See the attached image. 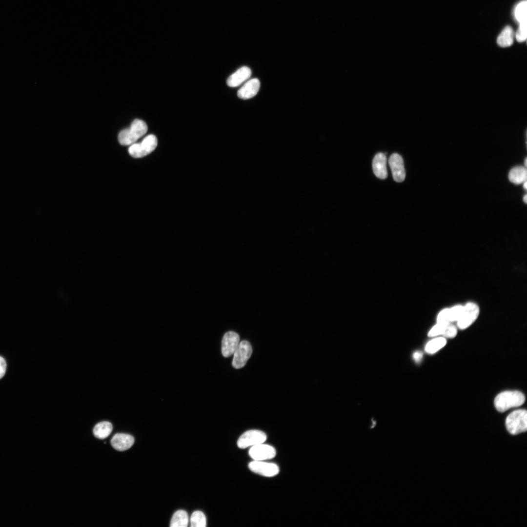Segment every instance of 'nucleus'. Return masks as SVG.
Returning <instances> with one entry per match:
<instances>
[{
	"mask_svg": "<svg viewBox=\"0 0 527 527\" xmlns=\"http://www.w3.org/2000/svg\"><path fill=\"white\" fill-rule=\"evenodd\" d=\"M388 163L394 180L399 182L404 181L405 177V171L402 157L397 153L392 154L389 158Z\"/></svg>",
	"mask_w": 527,
	"mask_h": 527,
	"instance_id": "nucleus-11",
	"label": "nucleus"
},
{
	"mask_svg": "<svg viewBox=\"0 0 527 527\" xmlns=\"http://www.w3.org/2000/svg\"><path fill=\"white\" fill-rule=\"evenodd\" d=\"M446 343L445 337H438L429 341L425 346V351L428 354H434L443 348Z\"/></svg>",
	"mask_w": 527,
	"mask_h": 527,
	"instance_id": "nucleus-21",
	"label": "nucleus"
},
{
	"mask_svg": "<svg viewBox=\"0 0 527 527\" xmlns=\"http://www.w3.org/2000/svg\"><path fill=\"white\" fill-rule=\"evenodd\" d=\"M527 195H525V196L523 197V201L526 203H527Z\"/></svg>",
	"mask_w": 527,
	"mask_h": 527,
	"instance_id": "nucleus-29",
	"label": "nucleus"
},
{
	"mask_svg": "<svg viewBox=\"0 0 527 527\" xmlns=\"http://www.w3.org/2000/svg\"><path fill=\"white\" fill-rule=\"evenodd\" d=\"M206 519L204 513L201 511H194L190 518V526L192 527H205Z\"/></svg>",
	"mask_w": 527,
	"mask_h": 527,
	"instance_id": "nucleus-23",
	"label": "nucleus"
},
{
	"mask_svg": "<svg viewBox=\"0 0 527 527\" xmlns=\"http://www.w3.org/2000/svg\"><path fill=\"white\" fill-rule=\"evenodd\" d=\"M506 427L512 435L524 432L527 429V412L525 409H518L510 413L507 417Z\"/></svg>",
	"mask_w": 527,
	"mask_h": 527,
	"instance_id": "nucleus-3",
	"label": "nucleus"
},
{
	"mask_svg": "<svg viewBox=\"0 0 527 527\" xmlns=\"http://www.w3.org/2000/svg\"><path fill=\"white\" fill-rule=\"evenodd\" d=\"M112 429L113 426L111 423L107 421H103L96 425L93 428V432L94 435L96 438L104 439L109 436Z\"/></svg>",
	"mask_w": 527,
	"mask_h": 527,
	"instance_id": "nucleus-17",
	"label": "nucleus"
},
{
	"mask_svg": "<svg viewBox=\"0 0 527 527\" xmlns=\"http://www.w3.org/2000/svg\"><path fill=\"white\" fill-rule=\"evenodd\" d=\"M6 369V363L5 359L0 356V379L5 374Z\"/></svg>",
	"mask_w": 527,
	"mask_h": 527,
	"instance_id": "nucleus-26",
	"label": "nucleus"
},
{
	"mask_svg": "<svg viewBox=\"0 0 527 527\" xmlns=\"http://www.w3.org/2000/svg\"><path fill=\"white\" fill-rule=\"evenodd\" d=\"M276 454L275 449L268 445L262 443L253 446L249 450V455L255 461H264L273 458Z\"/></svg>",
	"mask_w": 527,
	"mask_h": 527,
	"instance_id": "nucleus-9",
	"label": "nucleus"
},
{
	"mask_svg": "<svg viewBox=\"0 0 527 527\" xmlns=\"http://www.w3.org/2000/svg\"><path fill=\"white\" fill-rule=\"evenodd\" d=\"M525 397L518 391H506L499 394L495 398L494 405L496 409L503 412L508 409L523 405Z\"/></svg>",
	"mask_w": 527,
	"mask_h": 527,
	"instance_id": "nucleus-2",
	"label": "nucleus"
},
{
	"mask_svg": "<svg viewBox=\"0 0 527 527\" xmlns=\"http://www.w3.org/2000/svg\"><path fill=\"white\" fill-rule=\"evenodd\" d=\"M266 440V435L264 432L259 430H249L240 437L237 445L240 448H245L264 443Z\"/></svg>",
	"mask_w": 527,
	"mask_h": 527,
	"instance_id": "nucleus-6",
	"label": "nucleus"
},
{
	"mask_svg": "<svg viewBox=\"0 0 527 527\" xmlns=\"http://www.w3.org/2000/svg\"><path fill=\"white\" fill-rule=\"evenodd\" d=\"M248 467L254 473L265 477L274 476L279 472V468L277 465L263 461L254 460L249 463Z\"/></svg>",
	"mask_w": 527,
	"mask_h": 527,
	"instance_id": "nucleus-8",
	"label": "nucleus"
},
{
	"mask_svg": "<svg viewBox=\"0 0 527 527\" xmlns=\"http://www.w3.org/2000/svg\"><path fill=\"white\" fill-rule=\"evenodd\" d=\"M527 181H525V182H523V187H524V188H525V189L526 190L527 189Z\"/></svg>",
	"mask_w": 527,
	"mask_h": 527,
	"instance_id": "nucleus-28",
	"label": "nucleus"
},
{
	"mask_svg": "<svg viewBox=\"0 0 527 527\" xmlns=\"http://www.w3.org/2000/svg\"><path fill=\"white\" fill-rule=\"evenodd\" d=\"M457 333V327L451 323H437L428 332V336L432 337L442 335L446 338H453Z\"/></svg>",
	"mask_w": 527,
	"mask_h": 527,
	"instance_id": "nucleus-12",
	"label": "nucleus"
},
{
	"mask_svg": "<svg viewBox=\"0 0 527 527\" xmlns=\"http://www.w3.org/2000/svg\"><path fill=\"white\" fill-rule=\"evenodd\" d=\"M386 161L385 155L382 153H377L373 160L372 168L374 173L381 179H385L387 176Z\"/></svg>",
	"mask_w": 527,
	"mask_h": 527,
	"instance_id": "nucleus-16",
	"label": "nucleus"
},
{
	"mask_svg": "<svg viewBox=\"0 0 527 527\" xmlns=\"http://www.w3.org/2000/svg\"><path fill=\"white\" fill-rule=\"evenodd\" d=\"M147 130V125L144 121L136 119L129 127L120 132L118 136L119 142L122 145H131L142 137Z\"/></svg>",
	"mask_w": 527,
	"mask_h": 527,
	"instance_id": "nucleus-1",
	"label": "nucleus"
},
{
	"mask_svg": "<svg viewBox=\"0 0 527 527\" xmlns=\"http://www.w3.org/2000/svg\"><path fill=\"white\" fill-rule=\"evenodd\" d=\"M527 0H523L517 5L515 9V17L519 23L527 22Z\"/></svg>",
	"mask_w": 527,
	"mask_h": 527,
	"instance_id": "nucleus-22",
	"label": "nucleus"
},
{
	"mask_svg": "<svg viewBox=\"0 0 527 527\" xmlns=\"http://www.w3.org/2000/svg\"><path fill=\"white\" fill-rule=\"evenodd\" d=\"M252 353L250 344L243 340L240 343L233 354L232 366L236 369L243 367L246 364Z\"/></svg>",
	"mask_w": 527,
	"mask_h": 527,
	"instance_id": "nucleus-7",
	"label": "nucleus"
},
{
	"mask_svg": "<svg viewBox=\"0 0 527 527\" xmlns=\"http://www.w3.org/2000/svg\"><path fill=\"white\" fill-rule=\"evenodd\" d=\"M463 309V306L457 305L449 308L450 323L456 322L460 317Z\"/></svg>",
	"mask_w": 527,
	"mask_h": 527,
	"instance_id": "nucleus-24",
	"label": "nucleus"
},
{
	"mask_svg": "<svg viewBox=\"0 0 527 527\" xmlns=\"http://www.w3.org/2000/svg\"><path fill=\"white\" fill-rule=\"evenodd\" d=\"M513 38L514 32L513 29L511 27L508 26L506 27L499 35L497 42L501 47L510 46L513 42Z\"/></svg>",
	"mask_w": 527,
	"mask_h": 527,
	"instance_id": "nucleus-19",
	"label": "nucleus"
},
{
	"mask_svg": "<svg viewBox=\"0 0 527 527\" xmlns=\"http://www.w3.org/2000/svg\"><path fill=\"white\" fill-rule=\"evenodd\" d=\"M480 313L478 305L473 302L467 303L463 306L462 314L456 321L458 327L465 329L471 325L477 319Z\"/></svg>",
	"mask_w": 527,
	"mask_h": 527,
	"instance_id": "nucleus-5",
	"label": "nucleus"
},
{
	"mask_svg": "<svg viewBox=\"0 0 527 527\" xmlns=\"http://www.w3.org/2000/svg\"><path fill=\"white\" fill-rule=\"evenodd\" d=\"M519 24V27L516 33V39L518 42H523L527 37V22Z\"/></svg>",
	"mask_w": 527,
	"mask_h": 527,
	"instance_id": "nucleus-25",
	"label": "nucleus"
},
{
	"mask_svg": "<svg viewBox=\"0 0 527 527\" xmlns=\"http://www.w3.org/2000/svg\"><path fill=\"white\" fill-rule=\"evenodd\" d=\"M240 337L234 331H228L224 335L222 344V353L224 357L233 355L239 344Z\"/></svg>",
	"mask_w": 527,
	"mask_h": 527,
	"instance_id": "nucleus-10",
	"label": "nucleus"
},
{
	"mask_svg": "<svg viewBox=\"0 0 527 527\" xmlns=\"http://www.w3.org/2000/svg\"><path fill=\"white\" fill-rule=\"evenodd\" d=\"M508 178L510 182L515 184H520L527 181V169L522 166H517L512 168L508 173Z\"/></svg>",
	"mask_w": 527,
	"mask_h": 527,
	"instance_id": "nucleus-18",
	"label": "nucleus"
},
{
	"mask_svg": "<svg viewBox=\"0 0 527 527\" xmlns=\"http://www.w3.org/2000/svg\"><path fill=\"white\" fill-rule=\"evenodd\" d=\"M260 87V81L253 78L248 81L238 91V96L243 100H247L254 97Z\"/></svg>",
	"mask_w": 527,
	"mask_h": 527,
	"instance_id": "nucleus-13",
	"label": "nucleus"
},
{
	"mask_svg": "<svg viewBox=\"0 0 527 527\" xmlns=\"http://www.w3.org/2000/svg\"><path fill=\"white\" fill-rule=\"evenodd\" d=\"M188 522L187 512L183 510H179L174 513L170 521V526L171 527H186L188 526Z\"/></svg>",
	"mask_w": 527,
	"mask_h": 527,
	"instance_id": "nucleus-20",
	"label": "nucleus"
},
{
	"mask_svg": "<svg viewBox=\"0 0 527 527\" xmlns=\"http://www.w3.org/2000/svg\"><path fill=\"white\" fill-rule=\"evenodd\" d=\"M251 75V69L247 66H243L228 78L227 84L230 87H237L249 78Z\"/></svg>",
	"mask_w": 527,
	"mask_h": 527,
	"instance_id": "nucleus-15",
	"label": "nucleus"
},
{
	"mask_svg": "<svg viewBox=\"0 0 527 527\" xmlns=\"http://www.w3.org/2000/svg\"><path fill=\"white\" fill-rule=\"evenodd\" d=\"M134 443V437L125 433L116 434L111 440V444L113 448L121 451L130 448Z\"/></svg>",
	"mask_w": 527,
	"mask_h": 527,
	"instance_id": "nucleus-14",
	"label": "nucleus"
},
{
	"mask_svg": "<svg viewBox=\"0 0 527 527\" xmlns=\"http://www.w3.org/2000/svg\"><path fill=\"white\" fill-rule=\"evenodd\" d=\"M423 355V353L421 351H416L413 353V359L416 362L419 363L422 359Z\"/></svg>",
	"mask_w": 527,
	"mask_h": 527,
	"instance_id": "nucleus-27",
	"label": "nucleus"
},
{
	"mask_svg": "<svg viewBox=\"0 0 527 527\" xmlns=\"http://www.w3.org/2000/svg\"><path fill=\"white\" fill-rule=\"evenodd\" d=\"M157 144V137L153 134H150L146 136L141 142L132 144L129 147L128 152L134 158H142L153 151Z\"/></svg>",
	"mask_w": 527,
	"mask_h": 527,
	"instance_id": "nucleus-4",
	"label": "nucleus"
},
{
	"mask_svg": "<svg viewBox=\"0 0 527 527\" xmlns=\"http://www.w3.org/2000/svg\"><path fill=\"white\" fill-rule=\"evenodd\" d=\"M527 158H526L525 160V165L526 166H527Z\"/></svg>",
	"mask_w": 527,
	"mask_h": 527,
	"instance_id": "nucleus-30",
	"label": "nucleus"
}]
</instances>
